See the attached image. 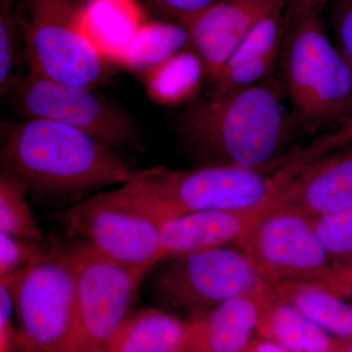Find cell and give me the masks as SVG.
<instances>
[{"instance_id":"11","label":"cell","mask_w":352,"mask_h":352,"mask_svg":"<svg viewBox=\"0 0 352 352\" xmlns=\"http://www.w3.org/2000/svg\"><path fill=\"white\" fill-rule=\"evenodd\" d=\"M29 118L61 122L116 148L138 139L133 124L120 109L89 88L73 87L30 74L21 89Z\"/></svg>"},{"instance_id":"35","label":"cell","mask_w":352,"mask_h":352,"mask_svg":"<svg viewBox=\"0 0 352 352\" xmlns=\"http://www.w3.org/2000/svg\"><path fill=\"white\" fill-rule=\"evenodd\" d=\"M10 3L11 0H1L2 12H8V8Z\"/></svg>"},{"instance_id":"33","label":"cell","mask_w":352,"mask_h":352,"mask_svg":"<svg viewBox=\"0 0 352 352\" xmlns=\"http://www.w3.org/2000/svg\"><path fill=\"white\" fill-rule=\"evenodd\" d=\"M342 272V281L346 285L349 295H352V261L349 263H339Z\"/></svg>"},{"instance_id":"17","label":"cell","mask_w":352,"mask_h":352,"mask_svg":"<svg viewBox=\"0 0 352 352\" xmlns=\"http://www.w3.org/2000/svg\"><path fill=\"white\" fill-rule=\"evenodd\" d=\"M190 323L157 307L141 308L127 315L103 351L166 352L188 340Z\"/></svg>"},{"instance_id":"9","label":"cell","mask_w":352,"mask_h":352,"mask_svg":"<svg viewBox=\"0 0 352 352\" xmlns=\"http://www.w3.org/2000/svg\"><path fill=\"white\" fill-rule=\"evenodd\" d=\"M145 275L78 244L75 320L60 352L103 351L131 314Z\"/></svg>"},{"instance_id":"25","label":"cell","mask_w":352,"mask_h":352,"mask_svg":"<svg viewBox=\"0 0 352 352\" xmlns=\"http://www.w3.org/2000/svg\"><path fill=\"white\" fill-rule=\"evenodd\" d=\"M352 146V113L330 133L314 139L309 145L292 154L294 163L303 166L337 150Z\"/></svg>"},{"instance_id":"36","label":"cell","mask_w":352,"mask_h":352,"mask_svg":"<svg viewBox=\"0 0 352 352\" xmlns=\"http://www.w3.org/2000/svg\"><path fill=\"white\" fill-rule=\"evenodd\" d=\"M305 1L310 2V3H314L315 6H322L329 0H305Z\"/></svg>"},{"instance_id":"7","label":"cell","mask_w":352,"mask_h":352,"mask_svg":"<svg viewBox=\"0 0 352 352\" xmlns=\"http://www.w3.org/2000/svg\"><path fill=\"white\" fill-rule=\"evenodd\" d=\"M236 245L270 289L311 285L340 298L349 296L340 264L305 217L270 214Z\"/></svg>"},{"instance_id":"2","label":"cell","mask_w":352,"mask_h":352,"mask_svg":"<svg viewBox=\"0 0 352 352\" xmlns=\"http://www.w3.org/2000/svg\"><path fill=\"white\" fill-rule=\"evenodd\" d=\"M293 126L277 88L267 82L210 99L182 122L190 145L208 164L245 168H281Z\"/></svg>"},{"instance_id":"28","label":"cell","mask_w":352,"mask_h":352,"mask_svg":"<svg viewBox=\"0 0 352 352\" xmlns=\"http://www.w3.org/2000/svg\"><path fill=\"white\" fill-rule=\"evenodd\" d=\"M333 25L338 48L352 71V0H336Z\"/></svg>"},{"instance_id":"29","label":"cell","mask_w":352,"mask_h":352,"mask_svg":"<svg viewBox=\"0 0 352 352\" xmlns=\"http://www.w3.org/2000/svg\"><path fill=\"white\" fill-rule=\"evenodd\" d=\"M164 14L186 27L197 16L219 0H152Z\"/></svg>"},{"instance_id":"24","label":"cell","mask_w":352,"mask_h":352,"mask_svg":"<svg viewBox=\"0 0 352 352\" xmlns=\"http://www.w3.org/2000/svg\"><path fill=\"white\" fill-rule=\"evenodd\" d=\"M280 53L281 51L233 68L222 69L214 80L215 87L212 99L223 98L263 82L276 67L280 60Z\"/></svg>"},{"instance_id":"37","label":"cell","mask_w":352,"mask_h":352,"mask_svg":"<svg viewBox=\"0 0 352 352\" xmlns=\"http://www.w3.org/2000/svg\"><path fill=\"white\" fill-rule=\"evenodd\" d=\"M342 352H352V339L351 340V342L347 344L346 349H344Z\"/></svg>"},{"instance_id":"27","label":"cell","mask_w":352,"mask_h":352,"mask_svg":"<svg viewBox=\"0 0 352 352\" xmlns=\"http://www.w3.org/2000/svg\"><path fill=\"white\" fill-rule=\"evenodd\" d=\"M16 29L8 12H2L0 17V87L6 91L12 83L15 72L17 47Z\"/></svg>"},{"instance_id":"4","label":"cell","mask_w":352,"mask_h":352,"mask_svg":"<svg viewBox=\"0 0 352 352\" xmlns=\"http://www.w3.org/2000/svg\"><path fill=\"white\" fill-rule=\"evenodd\" d=\"M62 220L104 258L148 274L161 261L162 233L173 219L131 182L76 204Z\"/></svg>"},{"instance_id":"13","label":"cell","mask_w":352,"mask_h":352,"mask_svg":"<svg viewBox=\"0 0 352 352\" xmlns=\"http://www.w3.org/2000/svg\"><path fill=\"white\" fill-rule=\"evenodd\" d=\"M288 0H219L186 25L190 43L215 80L250 32Z\"/></svg>"},{"instance_id":"18","label":"cell","mask_w":352,"mask_h":352,"mask_svg":"<svg viewBox=\"0 0 352 352\" xmlns=\"http://www.w3.org/2000/svg\"><path fill=\"white\" fill-rule=\"evenodd\" d=\"M278 300L295 307L324 330L352 339V305L327 289L311 285L271 289Z\"/></svg>"},{"instance_id":"5","label":"cell","mask_w":352,"mask_h":352,"mask_svg":"<svg viewBox=\"0 0 352 352\" xmlns=\"http://www.w3.org/2000/svg\"><path fill=\"white\" fill-rule=\"evenodd\" d=\"M78 249L43 247L31 263L12 276L10 286L23 352H60L75 320Z\"/></svg>"},{"instance_id":"16","label":"cell","mask_w":352,"mask_h":352,"mask_svg":"<svg viewBox=\"0 0 352 352\" xmlns=\"http://www.w3.org/2000/svg\"><path fill=\"white\" fill-rule=\"evenodd\" d=\"M144 24L135 0H87L78 19L80 31L102 56L119 63Z\"/></svg>"},{"instance_id":"21","label":"cell","mask_w":352,"mask_h":352,"mask_svg":"<svg viewBox=\"0 0 352 352\" xmlns=\"http://www.w3.org/2000/svg\"><path fill=\"white\" fill-rule=\"evenodd\" d=\"M287 6L288 3L259 22L234 51L232 56L222 69L233 68L280 52L286 32Z\"/></svg>"},{"instance_id":"34","label":"cell","mask_w":352,"mask_h":352,"mask_svg":"<svg viewBox=\"0 0 352 352\" xmlns=\"http://www.w3.org/2000/svg\"><path fill=\"white\" fill-rule=\"evenodd\" d=\"M166 352H200L199 349H197L191 342H189V340H187V342H185L183 346L177 347V349H171L170 351Z\"/></svg>"},{"instance_id":"31","label":"cell","mask_w":352,"mask_h":352,"mask_svg":"<svg viewBox=\"0 0 352 352\" xmlns=\"http://www.w3.org/2000/svg\"><path fill=\"white\" fill-rule=\"evenodd\" d=\"M302 352H339L333 347L327 331L302 315Z\"/></svg>"},{"instance_id":"14","label":"cell","mask_w":352,"mask_h":352,"mask_svg":"<svg viewBox=\"0 0 352 352\" xmlns=\"http://www.w3.org/2000/svg\"><path fill=\"white\" fill-rule=\"evenodd\" d=\"M273 196L254 207L201 210L170 220L162 233L161 261L188 252L226 247L230 243L237 245L270 217Z\"/></svg>"},{"instance_id":"26","label":"cell","mask_w":352,"mask_h":352,"mask_svg":"<svg viewBox=\"0 0 352 352\" xmlns=\"http://www.w3.org/2000/svg\"><path fill=\"white\" fill-rule=\"evenodd\" d=\"M41 243L0 233V277L12 276L43 251Z\"/></svg>"},{"instance_id":"32","label":"cell","mask_w":352,"mask_h":352,"mask_svg":"<svg viewBox=\"0 0 352 352\" xmlns=\"http://www.w3.org/2000/svg\"><path fill=\"white\" fill-rule=\"evenodd\" d=\"M243 352H292L275 340H261L250 342Z\"/></svg>"},{"instance_id":"6","label":"cell","mask_w":352,"mask_h":352,"mask_svg":"<svg viewBox=\"0 0 352 352\" xmlns=\"http://www.w3.org/2000/svg\"><path fill=\"white\" fill-rule=\"evenodd\" d=\"M298 170L293 164L270 168L208 164L190 170L157 166L132 183L173 219L201 210L254 207L274 195Z\"/></svg>"},{"instance_id":"30","label":"cell","mask_w":352,"mask_h":352,"mask_svg":"<svg viewBox=\"0 0 352 352\" xmlns=\"http://www.w3.org/2000/svg\"><path fill=\"white\" fill-rule=\"evenodd\" d=\"M15 305L10 286L0 279V351H10L12 342V316Z\"/></svg>"},{"instance_id":"19","label":"cell","mask_w":352,"mask_h":352,"mask_svg":"<svg viewBox=\"0 0 352 352\" xmlns=\"http://www.w3.org/2000/svg\"><path fill=\"white\" fill-rule=\"evenodd\" d=\"M190 43L186 28L173 23H146L124 53L120 64L150 69L175 56Z\"/></svg>"},{"instance_id":"12","label":"cell","mask_w":352,"mask_h":352,"mask_svg":"<svg viewBox=\"0 0 352 352\" xmlns=\"http://www.w3.org/2000/svg\"><path fill=\"white\" fill-rule=\"evenodd\" d=\"M352 208V146L300 166L273 196L271 214L317 217Z\"/></svg>"},{"instance_id":"38","label":"cell","mask_w":352,"mask_h":352,"mask_svg":"<svg viewBox=\"0 0 352 352\" xmlns=\"http://www.w3.org/2000/svg\"><path fill=\"white\" fill-rule=\"evenodd\" d=\"M97 352H106V351H97Z\"/></svg>"},{"instance_id":"10","label":"cell","mask_w":352,"mask_h":352,"mask_svg":"<svg viewBox=\"0 0 352 352\" xmlns=\"http://www.w3.org/2000/svg\"><path fill=\"white\" fill-rule=\"evenodd\" d=\"M244 252L227 247L168 258L152 279L155 298L176 309H214L263 285Z\"/></svg>"},{"instance_id":"8","label":"cell","mask_w":352,"mask_h":352,"mask_svg":"<svg viewBox=\"0 0 352 352\" xmlns=\"http://www.w3.org/2000/svg\"><path fill=\"white\" fill-rule=\"evenodd\" d=\"M87 0H28L23 20L31 74L53 82L89 88L100 82L106 59L80 31Z\"/></svg>"},{"instance_id":"20","label":"cell","mask_w":352,"mask_h":352,"mask_svg":"<svg viewBox=\"0 0 352 352\" xmlns=\"http://www.w3.org/2000/svg\"><path fill=\"white\" fill-rule=\"evenodd\" d=\"M27 187L7 170L0 175V233L41 243L43 233L27 200Z\"/></svg>"},{"instance_id":"15","label":"cell","mask_w":352,"mask_h":352,"mask_svg":"<svg viewBox=\"0 0 352 352\" xmlns=\"http://www.w3.org/2000/svg\"><path fill=\"white\" fill-rule=\"evenodd\" d=\"M273 293L266 284L235 296L190 323L188 340L200 352H243L258 327L264 305Z\"/></svg>"},{"instance_id":"3","label":"cell","mask_w":352,"mask_h":352,"mask_svg":"<svg viewBox=\"0 0 352 352\" xmlns=\"http://www.w3.org/2000/svg\"><path fill=\"white\" fill-rule=\"evenodd\" d=\"M320 7L289 0L279 60L296 113L316 126L342 122L352 113V71L325 31Z\"/></svg>"},{"instance_id":"1","label":"cell","mask_w":352,"mask_h":352,"mask_svg":"<svg viewBox=\"0 0 352 352\" xmlns=\"http://www.w3.org/2000/svg\"><path fill=\"white\" fill-rule=\"evenodd\" d=\"M115 148L75 127L29 118L14 124L2 147L4 170L34 191L80 195L91 190L127 184L138 170Z\"/></svg>"},{"instance_id":"23","label":"cell","mask_w":352,"mask_h":352,"mask_svg":"<svg viewBox=\"0 0 352 352\" xmlns=\"http://www.w3.org/2000/svg\"><path fill=\"white\" fill-rule=\"evenodd\" d=\"M305 219L333 261L338 263L352 261V208Z\"/></svg>"},{"instance_id":"22","label":"cell","mask_w":352,"mask_h":352,"mask_svg":"<svg viewBox=\"0 0 352 352\" xmlns=\"http://www.w3.org/2000/svg\"><path fill=\"white\" fill-rule=\"evenodd\" d=\"M147 72V83L152 96L173 101L193 89L201 69L200 63L193 57L175 55Z\"/></svg>"}]
</instances>
